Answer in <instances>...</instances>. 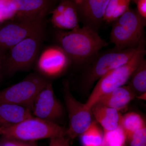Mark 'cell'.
<instances>
[{"label": "cell", "instance_id": "obj_3", "mask_svg": "<svg viewBox=\"0 0 146 146\" xmlns=\"http://www.w3.org/2000/svg\"><path fill=\"white\" fill-rule=\"evenodd\" d=\"M146 19L136 10L129 9L114 22L110 33V40L115 48H136L144 39Z\"/></svg>", "mask_w": 146, "mask_h": 146}, {"label": "cell", "instance_id": "obj_13", "mask_svg": "<svg viewBox=\"0 0 146 146\" xmlns=\"http://www.w3.org/2000/svg\"><path fill=\"white\" fill-rule=\"evenodd\" d=\"M51 21L56 29L70 31L79 26L77 8L68 0H60V2L51 11Z\"/></svg>", "mask_w": 146, "mask_h": 146}, {"label": "cell", "instance_id": "obj_30", "mask_svg": "<svg viewBox=\"0 0 146 146\" xmlns=\"http://www.w3.org/2000/svg\"><path fill=\"white\" fill-rule=\"evenodd\" d=\"M4 55L3 54L2 52L0 50V72L1 70L3 67V59Z\"/></svg>", "mask_w": 146, "mask_h": 146}, {"label": "cell", "instance_id": "obj_16", "mask_svg": "<svg viewBox=\"0 0 146 146\" xmlns=\"http://www.w3.org/2000/svg\"><path fill=\"white\" fill-rule=\"evenodd\" d=\"M31 110L24 106L0 103V124L1 128L15 125L33 117Z\"/></svg>", "mask_w": 146, "mask_h": 146}, {"label": "cell", "instance_id": "obj_33", "mask_svg": "<svg viewBox=\"0 0 146 146\" xmlns=\"http://www.w3.org/2000/svg\"><path fill=\"white\" fill-rule=\"evenodd\" d=\"M1 129H2L1 127V124H0V133H1Z\"/></svg>", "mask_w": 146, "mask_h": 146}, {"label": "cell", "instance_id": "obj_10", "mask_svg": "<svg viewBox=\"0 0 146 146\" xmlns=\"http://www.w3.org/2000/svg\"><path fill=\"white\" fill-rule=\"evenodd\" d=\"M31 109L36 117L55 123L63 117V106L55 96L51 82H49L37 94Z\"/></svg>", "mask_w": 146, "mask_h": 146}, {"label": "cell", "instance_id": "obj_27", "mask_svg": "<svg viewBox=\"0 0 146 146\" xmlns=\"http://www.w3.org/2000/svg\"><path fill=\"white\" fill-rule=\"evenodd\" d=\"M136 3L137 10L141 17L146 19V0H132Z\"/></svg>", "mask_w": 146, "mask_h": 146}, {"label": "cell", "instance_id": "obj_9", "mask_svg": "<svg viewBox=\"0 0 146 146\" xmlns=\"http://www.w3.org/2000/svg\"><path fill=\"white\" fill-rule=\"evenodd\" d=\"M44 19L16 21L0 27V49L9 50L18 43L44 31Z\"/></svg>", "mask_w": 146, "mask_h": 146}, {"label": "cell", "instance_id": "obj_29", "mask_svg": "<svg viewBox=\"0 0 146 146\" xmlns=\"http://www.w3.org/2000/svg\"><path fill=\"white\" fill-rule=\"evenodd\" d=\"M68 1H70L73 3L74 4L78 9L82 4H83L84 2L86 1V0H68Z\"/></svg>", "mask_w": 146, "mask_h": 146}, {"label": "cell", "instance_id": "obj_18", "mask_svg": "<svg viewBox=\"0 0 146 146\" xmlns=\"http://www.w3.org/2000/svg\"><path fill=\"white\" fill-rule=\"evenodd\" d=\"M136 98L146 93V60L144 58L136 68L128 81Z\"/></svg>", "mask_w": 146, "mask_h": 146}, {"label": "cell", "instance_id": "obj_24", "mask_svg": "<svg viewBox=\"0 0 146 146\" xmlns=\"http://www.w3.org/2000/svg\"><path fill=\"white\" fill-rule=\"evenodd\" d=\"M131 0H122L115 9L112 14L110 20V23L115 22L118 18L122 16L129 9Z\"/></svg>", "mask_w": 146, "mask_h": 146}, {"label": "cell", "instance_id": "obj_23", "mask_svg": "<svg viewBox=\"0 0 146 146\" xmlns=\"http://www.w3.org/2000/svg\"><path fill=\"white\" fill-rule=\"evenodd\" d=\"M11 0H0V13L4 20H9L14 18L15 13L11 8Z\"/></svg>", "mask_w": 146, "mask_h": 146}, {"label": "cell", "instance_id": "obj_2", "mask_svg": "<svg viewBox=\"0 0 146 146\" xmlns=\"http://www.w3.org/2000/svg\"><path fill=\"white\" fill-rule=\"evenodd\" d=\"M146 53L144 39L129 61L108 72L98 80L85 104L86 107L91 110L102 96L127 83L133 71L141 60L145 58Z\"/></svg>", "mask_w": 146, "mask_h": 146}, {"label": "cell", "instance_id": "obj_12", "mask_svg": "<svg viewBox=\"0 0 146 146\" xmlns=\"http://www.w3.org/2000/svg\"><path fill=\"white\" fill-rule=\"evenodd\" d=\"M55 0H11L16 21L44 19L54 7Z\"/></svg>", "mask_w": 146, "mask_h": 146}, {"label": "cell", "instance_id": "obj_32", "mask_svg": "<svg viewBox=\"0 0 146 146\" xmlns=\"http://www.w3.org/2000/svg\"><path fill=\"white\" fill-rule=\"evenodd\" d=\"M4 21V20L2 16L1 15V13H0V23H1V22H3V21Z\"/></svg>", "mask_w": 146, "mask_h": 146}, {"label": "cell", "instance_id": "obj_21", "mask_svg": "<svg viewBox=\"0 0 146 146\" xmlns=\"http://www.w3.org/2000/svg\"><path fill=\"white\" fill-rule=\"evenodd\" d=\"M126 140V134L120 125L113 130L104 131L102 146H124Z\"/></svg>", "mask_w": 146, "mask_h": 146}, {"label": "cell", "instance_id": "obj_17", "mask_svg": "<svg viewBox=\"0 0 146 146\" xmlns=\"http://www.w3.org/2000/svg\"><path fill=\"white\" fill-rule=\"evenodd\" d=\"M91 110L104 131L113 130L120 125L122 115L117 110L96 103L92 106Z\"/></svg>", "mask_w": 146, "mask_h": 146}, {"label": "cell", "instance_id": "obj_15", "mask_svg": "<svg viewBox=\"0 0 146 146\" xmlns=\"http://www.w3.org/2000/svg\"><path fill=\"white\" fill-rule=\"evenodd\" d=\"M135 98V94L129 86L128 85H124L102 96L96 104L120 111L125 109Z\"/></svg>", "mask_w": 146, "mask_h": 146}, {"label": "cell", "instance_id": "obj_19", "mask_svg": "<svg viewBox=\"0 0 146 146\" xmlns=\"http://www.w3.org/2000/svg\"><path fill=\"white\" fill-rule=\"evenodd\" d=\"M80 136L82 146H102L104 132L95 121Z\"/></svg>", "mask_w": 146, "mask_h": 146}, {"label": "cell", "instance_id": "obj_28", "mask_svg": "<svg viewBox=\"0 0 146 146\" xmlns=\"http://www.w3.org/2000/svg\"><path fill=\"white\" fill-rule=\"evenodd\" d=\"M1 146H30L24 143L21 141L13 139H7V141L4 142Z\"/></svg>", "mask_w": 146, "mask_h": 146}, {"label": "cell", "instance_id": "obj_6", "mask_svg": "<svg viewBox=\"0 0 146 146\" xmlns=\"http://www.w3.org/2000/svg\"><path fill=\"white\" fill-rule=\"evenodd\" d=\"M44 36V31L28 37L9 49L3 59V67L11 75L30 68L37 59Z\"/></svg>", "mask_w": 146, "mask_h": 146}, {"label": "cell", "instance_id": "obj_31", "mask_svg": "<svg viewBox=\"0 0 146 146\" xmlns=\"http://www.w3.org/2000/svg\"><path fill=\"white\" fill-rule=\"evenodd\" d=\"M137 98L138 99H140L146 100V93L142 94L141 96H139Z\"/></svg>", "mask_w": 146, "mask_h": 146}, {"label": "cell", "instance_id": "obj_5", "mask_svg": "<svg viewBox=\"0 0 146 146\" xmlns=\"http://www.w3.org/2000/svg\"><path fill=\"white\" fill-rule=\"evenodd\" d=\"M137 49L118 50L114 48L99 52L84 63L87 65L83 78L84 85L91 86L108 72L127 63L133 57Z\"/></svg>", "mask_w": 146, "mask_h": 146}, {"label": "cell", "instance_id": "obj_1", "mask_svg": "<svg viewBox=\"0 0 146 146\" xmlns=\"http://www.w3.org/2000/svg\"><path fill=\"white\" fill-rule=\"evenodd\" d=\"M54 38L72 63L77 65L83 64L108 45L98 32L84 26L70 31L56 29Z\"/></svg>", "mask_w": 146, "mask_h": 146}, {"label": "cell", "instance_id": "obj_11", "mask_svg": "<svg viewBox=\"0 0 146 146\" xmlns=\"http://www.w3.org/2000/svg\"><path fill=\"white\" fill-rule=\"evenodd\" d=\"M71 63L67 54L56 45L46 48L39 55L36 68L45 77L54 78L62 74Z\"/></svg>", "mask_w": 146, "mask_h": 146}, {"label": "cell", "instance_id": "obj_4", "mask_svg": "<svg viewBox=\"0 0 146 146\" xmlns=\"http://www.w3.org/2000/svg\"><path fill=\"white\" fill-rule=\"evenodd\" d=\"M66 129L57 123L32 117L15 125L2 128L1 133L6 139L32 141L65 136Z\"/></svg>", "mask_w": 146, "mask_h": 146}, {"label": "cell", "instance_id": "obj_20", "mask_svg": "<svg viewBox=\"0 0 146 146\" xmlns=\"http://www.w3.org/2000/svg\"><path fill=\"white\" fill-rule=\"evenodd\" d=\"M120 125L125 131L127 140L133 132L146 126V123L139 114L130 112L121 116Z\"/></svg>", "mask_w": 146, "mask_h": 146}, {"label": "cell", "instance_id": "obj_26", "mask_svg": "<svg viewBox=\"0 0 146 146\" xmlns=\"http://www.w3.org/2000/svg\"><path fill=\"white\" fill-rule=\"evenodd\" d=\"M49 146H70V140L65 136H59L50 138Z\"/></svg>", "mask_w": 146, "mask_h": 146}, {"label": "cell", "instance_id": "obj_14", "mask_svg": "<svg viewBox=\"0 0 146 146\" xmlns=\"http://www.w3.org/2000/svg\"><path fill=\"white\" fill-rule=\"evenodd\" d=\"M110 0H86L78 9L83 26L98 33Z\"/></svg>", "mask_w": 146, "mask_h": 146}, {"label": "cell", "instance_id": "obj_8", "mask_svg": "<svg viewBox=\"0 0 146 146\" xmlns=\"http://www.w3.org/2000/svg\"><path fill=\"white\" fill-rule=\"evenodd\" d=\"M63 94L69 121L65 136L69 140H73L90 127L93 122V115L91 110L86 107L85 104L81 103L73 96L67 81L64 83Z\"/></svg>", "mask_w": 146, "mask_h": 146}, {"label": "cell", "instance_id": "obj_22", "mask_svg": "<svg viewBox=\"0 0 146 146\" xmlns=\"http://www.w3.org/2000/svg\"><path fill=\"white\" fill-rule=\"evenodd\" d=\"M127 140L130 146H146V126L133 132Z\"/></svg>", "mask_w": 146, "mask_h": 146}, {"label": "cell", "instance_id": "obj_25", "mask_svg": "<svg viewBox=\"0 0 146 146\" xmlns=\"http://www.w3.org/2000/svg\"><path fill=\"white\" fill-rule=\"evenodd\" d=\"M122 0H110L108 4L103 18V22L110 23L111 17L114 11Z\"/></svg>", "mask_w": 146, "mask_h": 146}, {"label": "cell", "instance_id": "obj_7", "mask_svg": "<svg viewBox=\"0 0 146 146\" xmlns=\"http://www.w3.org/2000/svg\"><path fill=\"white\" fill-rule=\"evenodd\" d=\"M49 82L39 73L31 74L22 81L0 91V103L20 105L31 109L36 95Z\"/></svg>", "mask_w": 146, "mask_h": 146}]
</instances>
